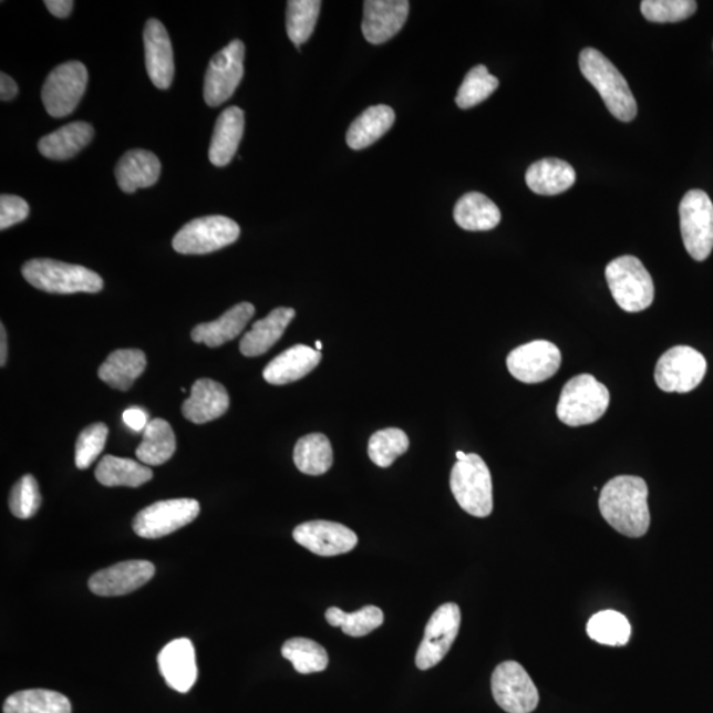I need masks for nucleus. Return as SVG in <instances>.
Wrapping results in <instances>:
<instances>
[{
	"label": "nucleus",
	"instance_id": "nucleus-50",
	"mask_svg": "<svg viewBox=\"0 0 713 713\" xmlns=\"http://www.w3.org/2000/svg\"><path fill=\"white\" fill-rule=\"evenodd\" d=\"M456 457H457V462H462V461H465L466 454H464V452L462 451H458L456 454Z\"/></svg>",
	"mask_w": 713,
	"mask_h": 713
},
{
	"label": "nucleus",
	"instance_id": "nucleus-21",
	"mask_svg": "<svg viewBox=\"0 0 713 713\" xmlns=\"http://www.w3.org/2000/svg\"><path fill=\"white\" fill-rule=\"evenodd\" d=\"M230 404L221 383L202 379L192 386L190 396L183 403V415L192 423L204 424L223 416Z\"/></svg>",
	"mask_w": 713,
	"mask_h": 713
},
{
	"label": "nucleus",
	"instance_id": "nucleus-4",
	"mask_svg": "<svg viewBox=\"0 0 713 713\" xmlns=\"http://www.w3.org/2000/svg\"><path fill=\"white\" fill-rule=\"evenodd\" d=\"M609 402V390L593 375H576L561 390L557 415L567 426H587L601 420Z\"/></svg>",
	"mask_w": 713,
	"mask_h": 713
},
{
	"label": "nucleus",
	"instance_id": "nucleus-13",
	"mask_svg": "<svg viewBox=\"0 0 713 713\" xmlns=\"http://www.w3.org/2000/svg\"><path fill=\"white\" fill-rule=\"evenodd\" d=\"M245 44L232 40L210 60L205 74L204 99L210 107L228 101L244 78Z\"/></svg>",
	"mask_w": 713,
	"mask_h": 713
},
{
	"label": "nucleus",
	"instance_id": "nucleus-12",
	"mask_svg": "<svg viewBox=\"0 0 713 713\" xmlns=\"http://www.w3.org/2000/svg\"><path fill=\"white\" fill-rule=\"evenodd\" d=\"M492 692L507 713H531L539 704L537 685L518 662L498 664L492 675Z\"/></svg>",
	"mask_w": 713,
	"mask_h": 713
},
{
	"label": "nucleus",
	"instance_id": "nucleus-10",
	"mask_svg": "<svg viewBox=\"0 0 713 713\" xmlns=\"http://www.w3.org/2000/svg\"><path fill=\"white\" fill-rule=\"evenodd\" d=\"M198 514L200 504L196 499L159 500L136 514L133 527L141 538L159 539L194 523Z\"/></svg>",
	"mask_w": 713,
	"mask_h": 713
},
{
	"label": "nucleus",
	"instance_id": "nucleus-36",
	"mask_svg": "<svg viewBox=\"0 0 713 713\" xmlns=\"http://www.w3.org/2000/svg\"><path fill=\"white\" fill-rule=\"evenodd\" d=\"M589 639L607 647H626L632 636V627L626 616L616 610H602L587 623Z\"/></svg>",
	"mask_w": 713,
	"mask_h": 713
},
{
	"label": "nucleus",
	"instance_id": "nucleus-5",
	"mask_svg": "<svg viewBox=\"0 0 713 713\" xmlns=\"http://www.w3.org/2000/svg\"><path fill=\"white\" fill-rule=\"evenodd\" d=\"M607 283L621 310L637 313L654 301V282L641 260L632 256L616 258L607 266Z\"/></svg>",
	"mask_w": 713,
	"mask_h": 713
},
{
	"label": "nucleus",
	"instance_id": "nucleus-19",
	"mask_svg": "<svg viewBox=\"0 0 713 713\" xmlns=\"http://www.w3.org/2000/svg\"><path fill=\"white\" fill-rule=\"evenodd\" d=\"M144 52L149 80L162 91L173 85L175 61L173 44L166 27L159 20L149 19L144 29Z\"/></svg>",
	"mask_w": 713,
	"mask_h": 713
},
{
	"label": "nucleus",
	"instance_id": "nucleus-43",
	"mask_svg": "<svg viewBox=\"0 0 713 713\" xmlns=\"http://www.w3.org/2000/svg\"><path fill=\"white\" fill-rule=\"evenodd\" d=\"M41 505L39 484L35 477L25 475L13 485L10 493V510L17 518L29 519L35 516Z\"/></svg>",
	"mask_w": 713,
	"mask_h": 713
},
{
	"label": "nucleus",
	"instance_id": "nucleus-37",
	"mask_svg": "<svg viewBox=\"0 0 713 713\" xmlns=\"http://www.w3.org/2000/svg\"><path fill=\"white\" fill-rule=\"evenodd\" d=\"M320 0H290L287 3V35L298 46L310 40L321 10Z\"/></svg>",
	"mask_w": 713,
	"mask_h": 713
},
{
	"label": "nucleus",
	"instance_id": "nucleus-49",
	"mask_svg": "<svg viewBox=\"0 0 713 713\" xmlns=\"http://www.w3.org/2000/svg\"><path fill=\"white\" fill-rule=\"evenodd\" d=\"M7 360V333L4 326H0V365L4 366Z\"/></svg>",
	"mask_w": 713,
	"mask_h": 713
},
{
	"label": "nucleus",
	"instance_id": "nucleus-42",
	"mask_svg": "<svg viewBox=\"0 0 713 713\" xmlns=\"http://www.w3.org/2000/svg\"><path fill=\"white\" fill-rule=\"evenodd\" d=\"M698 3L694 0H643L641 12L649 22L676 23L694 16Z\"/></svg>",
	"mask_w": 713,
	"mask_h": 713
},
{
	"label": "nucleus",
	"instance_id": "nucleus-26",
	"mask_svg": "<svg viewBox=\"0 0 713 713\" xmlns=\"http://www.w3.org/2000/svg\"><path fill=\"white\" fill-rule=\"evenodd\" d=\"M245 130V114L231 106L218 116L209 147V161L216 167H225L237 154Z\"/></svg>",
	"mask_w": 713,
	"mask_h": 713
},
{
	"label": "nucleus",
	"instance_id": "nucleus-1",
	"mask_svg": "<svg viewBox=\"0 0 713 713\" xmlns=\"http://www.w3.org/2000/svg\"><path fill=\"white\" fill-rule=\"evenodd\" d=\"M647 482L637 476H617L602 488L599 498L601 516L629 538H641L650 527Z\"/></svg>",
	"mask_w": 713,
	"mask_h": 713
},
{
	"label": "nucleus",
	"instance_id": "nucleus-23",
	"mask_svg": "<svg viewBox=\"0 0 713 713\" xmlns=\"http://www.w3.org/2000/svg\"><path fill=\"white\" fill-rule=\"evenodd\" d=\"M254 313H256V307L251 303H239L216 321L203 322L194 328L192 340L209 348L221 347L242 333Z\"/></svg>",
	"mask_w": 713,
	"mask_h": 713
},
{
	"label": "nucleus",
	"instance_id": "nucleus-40",
	"mask_svg": "<svg viewBox=\"0 0 713 713\" xmlns=\"http://www.w3.org/2000/svg\"><path fill=\"white\" fill-rule=\"evenodd\" d=\"M410 441L406 432L400 428H385L370 437L368 454L370 461L381 468H389L397 457L406 454Z\"/></svg>",
	"mask_w": 713,
	"mask_h": 713
},
{
	"label": "nucleus",
	"instance_id": "nucleus-3",
	"mask_svg": "<svg viewBox=\"0 0 713 713\" xmlns=\"http://www.w3.org/2000/svg\"><path fill=\"white\" fill-rule=\"evenodd\" d=\"M22 273L31 286L50 293H97L104 288L97 272L54 259H31Z\"/></svg>",
	"mask_w": 713,
	"mask_h": 713
},
{
	"label": "nucleus",
	"instance_id": "nucleus-30",
	"mask_svg": "<svg viewBox=\"0 0 713 713\" xmlns=\"http://www.w3.org/2000/svg\"><path fill=\"white\" fill-rule=\"evenodd\" d=\"M395 122L394 110L376 105L365 110L348 130L347 143L352 149H363L381 140Z\"/></svg>",
	"mask_w": 713,
	"mask_h": 713
},
{
	"label": "nucleus",
	"instance_id": "nucleus-33",
	"mask_svg": "<svg viewBox=\"0 0 713 713\" xmlns=\"http://www.w3.org/2000/svg\"><path fill=\"white\" fill-rule=\"evenodd\" d=\"M176 437L167 421L156 417L143 431V441L136 448V457L144 465H162L175 455Z\"/></svg>",
	"mask_w": 713,
	"mask_h": 713
},
{
	"label": "nucleus",
	"instance_id": "nucleus-46",
	"mask_svg": "<svg viewBox=\"0 0 713 713\" xmlns=\"http://www.w3.org/2000/svg\"><path fill=\"white\" fill-rule=\"evenodd\" d=\"M123 422L126 426L135 431H141L147 427V414L141 409H128L123 413Z\"/></svg>",
	"mask_w": 713,
	"mask_h": 713
},
{
	"label": "nucleus",
	"instance_id": "nucleus-45",
	"mask_svg": "<svg viewBox=\"0 0 713 713\" xmlns=\"http://www.w3.org/2000/svg\"><path fill=\"white\" fill-rule=\"evenodd\" d=\"M30 215V205L22 197L2 195L0 197V229L23 223Z\"/></svg>",
	"mask_w": 713,
	"mask_h": 713
},
{
	"label": "nucleus",
	"instance_id": "nucleus-25",
	"mask_svg": "<svg viewBox=\"0 0 713 713\" xmlns=\"http://www.w3.org/2000/svg\"><path fill=\"white\" fill-rule=\"evenodd\" d=\"M294 314L297 312L292 308L280 307L265 319L254 322L250 331L239 342V351L246 356H258L269 352L282 339Z\"/></svg>",
	"mask_w": 713,
	"mask_h": 713
},
{
	"label": "nucleus",
	"instance_id": "nucleus-16",
	"mask_svg": "<svg viewBox=\"0 0 713 713\" xmlns=\"http://www.w3.org/2000/svg\"><path fill=\"white\" fill-rule=\"evenodd\" d=\"M293 539L320 557H338L351 552L359 545V537L354 531L329 520H311L299 525L293 530Z\"/></svg>",
	"mask_w": 713,
	"mask_h": 713
},
{
	"label": "nucleus",
	"instance_id": "nucleus-9",
	"mask_svg": "<svg viewBox=\"0 0 713 713\" xmlns=\"http://www.w3.org/2000/svg\"><path fill=\"white\" fill-rule=\"evenodd\" d=\"M707 361L696 349L675 347L661 355L655 368L658 388L666 393H690L701 385Z\"/></svg>",
	"mask_w": 713,
	"mask_h": 713
},
{
	"label": "nucleus",
	"instance_id": "nucleus-15",
	"mask_svg": "<svg viewBox=\"0 0 713 713\" xmlns=\"http://www.w3.org/2000/svg\"><path fill=\"white\" fill-rule=\"evenodd\" d=\"M506 363L514 379L531 385L550 380L558 373L561 353L552 342L537 340L514 349Z\"/></svg>",
	"mask_w": 713,
	"mask_h": 713
},
{
	"label": "nucleus",
	"instance_id": "nucleus-24",
	"mask_svg": "<svg viewBox=\"0 0 713 713\" xmlns=\"http://www.w3.org/2000/svg\"><path fill=\"white\" fill-rule=\"evenodd\" d=\"M162 164L149 151L133 149L121 157L115 167V177L125 194H135L140 188H149L159 180Z\"/></svg>",
	"mask_w": 713,
	"mask_h": 713
},
{
	"label": "nucleus",
	"instance_id": "nucleus-34",
	"mask_svg": "<svg viewBox=\"0 0 713 713\" xmlns=\"http://www.w3.org/2000/svg\"><path fill=\"white\" fill-rule=\"evenodd\" d=\"M293 462L304 475H324L333 465L331 442L324 434H310L299 438L294 445Z\"/></svg>",
	"mask_w": 713,
	"mask_h": 713
},
{
	"label": "nucleus",
	"instance_id": "nucleus-27",
	"mask_svg": "<svg viewBox=\"0 0 713 713\" xmlns=\"http://www.w3.org/2000/svg\"><path fill=\"white\" fill-rule=\"evenodd\" d=\"M146 366V354L140 349H120L102 363L99 376L110 388L127 392L144 373Z\"/></svg>",
	"mask_w": 713,
	"mask_h": 713
},
{
	"label": "nucleus",
	"instance_id": "nucleus-14",
	"mask_svg": "<svg viewBox=\"0 0 713 713\" xmlns=\"http://www.w3.org/2000/svg\"><path fill=\"white\" fill-rule=\"evenodd\" d=\"M462 626V610L454 602L436 609L424 630L415 663L420 670H430L444 660L457 639Z\"/></svg>",
	"mask_w": 713,
	"mask_h": 713
},
{
	"label": "nucleus",
	"instance_id": "nucleus-47",
	"mask_svg": "<svg viewBox=\"0 0 713 713\" xmlns=\"http://www.w3.org/2000/svg\"><path fill=\"white\" fill-rule=\"evenodd\" d=\"M46 9L56 18H68L73 10L72 0H46Z\"/></svg>",
	"mask_w": 713,
	"mask_h": 713
},
{
	"label": "nucleus",
	"instance_id": "nucleus-48",
	"mask_svg": "<svg viewBox=\"0 0 713 713\" xmlns=\"http://www.w3.org/2000/svg\"><path fill=\"white\" fill-rule=\"evenodd\" d=\"M18 95V85L9 74L2 72L0 74V99L2 101H11Z\"/></svg>",
	"mask_w": 713,
	"mask_h": 713
},
{
	"label": "nucleus",
	"instance_id": "nucleus-6",
	"mask_svg": "<svg viewBox=\"0 0 713 713\" xmlns=\"http://www.w3.org/2000/svg\"><path fill=\"white\" fill-rule=\"evenodd\" d=\"M451 490L462 509L473 517H489L493 512V483L488 465L468 454L451 472Z\"/></svg>",
	"mask_w": 713,
	"mask_h": 713
},
{
	"label": "nucleus",
	"instance_id": "nucleus-38",
	"mask_svg": "<svg viewBox=\"0 0 713 713\" xmlns=\"http://www.w3.org/2000/svg\"><path fill=\"white\" fill-rule=\"evenodd\" d=\"M329 626L341 628L342 633L351 637H363L379 629L383 623V612L379 607L366 606L354 613H347L340 608H329L326 613Z\"/></svg>",
	"mask_w": 713,
	"mask_h": 713
},
{
	"label": "nucleus",
	"instance_id": "nucleus-28",
	"mask_svg": "<svg viewBox=\"0 0 713 713\" xmlns=\"http://www.w3.org/2000/svg\"><path fill=\"white\" fill-rule=\"evenodd\" d=\"M576 182L575 169L565 161L544 159L531 164L526 183L534 194L555 196L570 189Z\"/></svg>",
	"mask_w": 713,
	"mask_h": 713
},
{
	"label": "nucleus",
	"instance_id": "nucleus-29",
	"mask_svg": "<svg viewBox=\"0 0 713 713\" xmlns=\"http://www.w3.org/2000/svg\"><path fill=\"white\" fill-rule=\"evenodd\" d=\"M94 130L86 122H73L39 142L41 155L52 161H68L92 142Z\"/></svg>",
	"mask_w": 713,
	"mask_h": 713
},
{
	"label": "nucleus",
	"instance_id": "nucleus-44",
	"mask_svg": "<svg viewBox=\"0 0 713 713\" xmlns=\"http://www.w3.org/2000/svg\"><path fill=\"white\" fill-rule=\"evenodd\" d=\"M108 428L104 423H94L81 432L75 444V466L87 469L104 451Z\"/></svg>",
	"mask_w": 713,
	"mask_h": 713
},
{
	"label": "nucleus",
	"instance_id": "nucleus-7",
	"mask_svg": "<svg viewBox=\"0 0 713 713\" xmlns=\"http://www.w3.org/2000/svg\"><path fill=\"white\" fill-rule=\"evenodd\" d=\"M241 235L236 221L225 216H208L184 225L174 237L173 246L185 256H202L235 244Z\"/></svg>",
	"mask_w": 713,
	"mask_h": 713
},
{
	"label": "nucleus",
	"instance_id": "nucleus-41",
	"mask_svg": "<svg viewBox=\"0 0 713 713\" xmlns=\"http://www.w3.org/2000/svg\"><path fill=\"white\" fill-rule=\"evenodd\" d=\"M498 85V79L488 72V68L484 65L472 68L458 89L456 104L463 110L475 107L488 100L497 91Z\"/></svg>",
	"mask_w": 713,
	"mask_h": 713
},
{
	"label": "nucleus",
	"instance_id": "nucleus-17",
	"mask_svg": "<svg viewBox=\"0 0 713 713\" xmlns=\"http://www.w3.org/2000/svg\"><path fill=\"white\" fill-rule=\"evenodd\" d=\"M155 566L148 560H127L94 574L89 588L94 595L113 598L135 592L154 578Z\"/></svg>",
	"mask_w": 713,
	"mask_h": 713
},
{
	"label": "nucleus",
	"instance_id": "nucleus-20",
	"mask_svg": "<svg viewBox=\"0 0 713 713\" xmlns=\"http://www.w3.org/2000/svg\"><path fill=\"white\" fill-rule=\"evenodd\" d=\"M161 674L170 689L188 692L197 681L196 651L188 639L170 641L157 655Z\"/></svg>",
	"mask_w": 713,
	"mask_h": 713
},
{
	"label": "nucleus",
	"instance_id": "nucleus-18",
	"mask_svg": "<svg viewBox=\"0 0 713 713\" xmlns=\"http://www.w3.org/2000/svg\"><path fill=\"white\" fill-rule=\"evenodd\" d=\"M409 12L407 0H368L363 3V37L370 44L386 43L403 29Z\"/></svg>",
	"mask_w": 713,
	"mask_h": 713
},
{
	"label": "nucleus",
	"instance_id": "nucleus-11",
	"mask_svg": "<svg viewBox=\"0 0 713 713\" xmlns=\"http://www.w3.org/2000/svg\"><path fill=\"white\" fill-rule=\"evenodd\" d=\"M87 70L80 61L61 64L48 75L41 99L48 114L64 118L79 106L87 85Z\"/></svg>",
	"mask_w": 713,
	"mask_h": 713
},
{
	"label": "nucleus",
	"instance_id": "nucleus-51",
	"mask_svg": "<svg viewBox=\"0 0 713 713\" xmlns=\"http://www.w3.org/2000/svg\"><path fill=\"white\" fill-rule=\"evenodd\" d=\"M317 348H318V351L320 352V351H321V348H322V345H321V342H320V341H318V342H317Z\"/></svg>",
	"mask_w": 713,
	"mask_h": 713
},
{
	"label": "nucleus",
	"instance_id": "nucleus-8",
	"mask_svg": "<svg viewBox=\"0 0 713 713\" xmlns=\"http://www.w3.org/2000/svg\"><path fill=\"white\" fill-rule=\"evenodd\" d=\"M681 231L685 250L699 262L713 249V204L705 192L692 189L679 205Z\"/></svg>",
	"mask_w": 713,
	"mask_h": 713
},
{
	"label": "nucleus",
	"instance_id": "nucleus-32",
	"mask_svg": "<svg viewBox=\"0 0 713 713\" xmlns=\"http://www.w3.org/2000/svg\"><path fill=\"white\" fill-rule=\"evenodd\" d=\"M153 477L154 473L148 466L130 461V458L112 455L102 457L97 469H95V478L101 485L108 486V488H114V486L140 488L151 482Z\"/></svg>",
	"mask_w": 713,
	"mask_h": 713
},
{
	"label": "nucleus",
	"instance_id": "nucleus-35",
	"mask_svg": "<svg viewBox=\"0 0 713 713\" xmlns=\"http://www.w3.org/2000/svg\"><path fill=\"white\" fill-rule=\"evenodd\" d=\"M4 713H72L70 699L51 690L19 691L7 699Z\"/></svg>",
	"mask_w": 713,
	"mask_h": 713
},
{
	"label": "nucleus",
	"instance_id": "nucleus-22",
	"mask_svg": "<svg viewBox=\"0 0 713 713\" xmlns=\"http://www.w3.org/2000/svg\"><path fill=\"white\" fill-rule=\"evenodd\" d=\"M321 361V353L307 345H294L273 359L264 370L270 385L283 386L304 379Z\"/></svg>",
	"mask_w": 713,
	"mask_h": 713
},
{
	"label": "nucleus",
	"instance_id": "nucleus-31",
	"mask_svg": "<svg viewBox=\"0 0 713 713\" xmlns=\"http://www.w3.org/2000/svg\"><path fill=\"white\" fill-rule=\"evenodd\" d=\"M454 217L456 224L468 231L492 230L500 223L497 205L478 192L466 194L457 202Z\"/></svg>",
	"mask_w": 713,
	"mask_h": 713
},
{
	"label": "nucleus",
	"instance_id": "nucleus-2",
	"mask_svg": "<svg viewBox=\"0 0 713 713\" xmlns=\"http://www.w3.org/2000/svg\"><path fill=\"white\" fill-rule=\"evenodd\" d=\"M580 71L593 85L617 120L630 122L637 115V102L626 79L600 51L586 48L580 53Z\"/></svg>",
	"mask_w": 713,
	"mask_h": 713
},
{
	"label": "nucleus",
	"instance_id": "nucleus-39",
	"mask_svg": "<svg viewBox=\"0 0 713 713\" xmlns=\"http://www.w3.org/2000/svg\"><path fill=\"white\" fill-rule=\"evenodd\" d=\"M282 655L293 664L299 674L321 673L328 668L327 650L320 643L308 639L286 641Z\"/></svg>",
	"mask_w": 713,
	"mask_h": 713
}]
</instances>
